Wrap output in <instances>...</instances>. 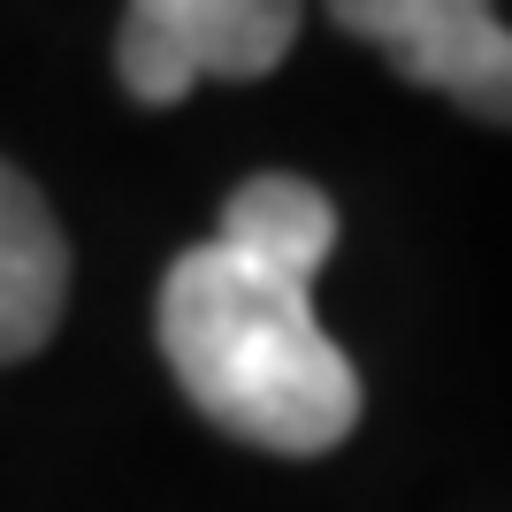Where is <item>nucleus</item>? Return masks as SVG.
<instances>
[{
  "mask_svg": "<svg viewBox=\"0 0 512 512\" xmlns=\"http://www.w3.org/2000/svg\"><path fill=\"white\" fill-rule=\"evenodd\" d=\"M306 0H130L115 77L130 100L176 107L192 85H253L291 54Z\"/></svg>",
  "mask_w": 512,
  "mask_h": 512,
  "instance_id": "2",
  "label": "nucleus"
},
{
  "mask_svg": "<svg viewBox=\"0 0 512 512\" xmlns=\"http://www.w3.org/2000/svg\"><path fill=\"white\" fill-rule=\"evenodd\" d=\"M329 23L367 39L406 85L444 92L482 123H512V31L490 0H329Z\"/></svg>",
  "mask_w": 512,
  "mask_h": 512,
  "instance_id": "3",
  "label": "nucleus"
},
{
  "mask_svg": "<svg viewBox=\"0 0 512 512\" xmlns=\"http://www.w3.org/2000/svg\"><path fill=\"white\" fill-rule=\"evenodd\" d=\"M337 253V207L306 176H245L222 230L161 276V352L222 436L283 459L337 451L360 428V367L314 314V276Z\"/></svg>",
  "mask_w": 512,
  "mask_h": 512,
  "instance_id": "1",
  "label": "nucleus"
},
{
  "mask_svg": "<svg viewBox=\"0 0 512 512\" xmlns=\"http://www.w3.org/2000/svg\"><path fill=\"white\" fill-rule=\"evenodd\" d=\"M69 306V237L39 184L0 161V360H31Z\"/></svg>",
  "mask_w": 512,
  "mask_h": 512,
  "instance_id": "4",
  "label": "nucleus"
}]
</instances>
